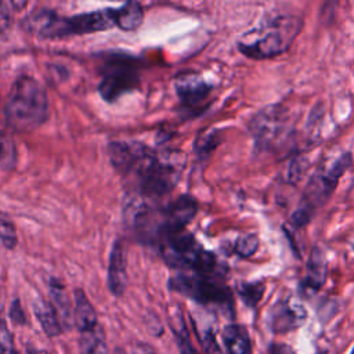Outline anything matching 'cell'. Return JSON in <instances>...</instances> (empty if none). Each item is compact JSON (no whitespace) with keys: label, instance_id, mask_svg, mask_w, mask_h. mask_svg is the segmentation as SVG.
<instances>
[{"label":"cell","instance_id":"cell-1","mask_svg":"<svg viewBox=\"0 0 354 354\" xmlns=\"http://www.w3.org/2000/svg\"><path fill=\"white\" fill-rule=\"evenodd\" d=\"M108 153L129 189L127 194L151 202L173 191L185 166L183 152L158 151L140 141H113L108 145Z\"/></svg>","mask_w":354,"mask_h":354},{"label":"cell","instance_id":"cell-2","mask_svg":"<svg viewBox=\"0 0 354 354\" xmlns=\"http://www.w3.org/2000/svg\"><path fill=\"white\" fill-rule=\"evenodd\" d=\"M48 118V97L43 84L28 75L19 76L11 86L4 104V119L18 133H30Z\"/></svg>","mask_w":354,"mask_h":354},{"label":"cell","instance_id":"cell-3","mask_svg":"<svg viewBox=\"0 0 354 354\" xmlns=\"http://www.w3.org/2000/svg\"><path fill=\"white\" fill-rule=\"evenodd\" d=\"M303 19L299 15H277L245 32L236 41L238 50L252 59H268L283 54L299 36Z\"/></svg>","mask_w":354,"mask_h":354},{"label":"cell","instance_id":"cell-4","mask_svg":"<svg viewBox=\"0 0 354 354\" xmlns=\"http://www.w3.org/2000/svg\"><path fill=\"white\" fill-rule=\"evenodd\" d=\"M165 263L180 272L224 274L217 257L187 230L163 228L155 243Z\"/></svg>","mask_w":354,"mask_h":354},{"label":"cell","instance_id":"cell-5","mask_svg":"<svg viewBox=\"0 0 354 354\" xmlns=\"http://www.w3.org/2000/svg\"><path fill=\"white\" fill-rule=\"evenodd\" d=\"M26 25L44 39L86 35L118 26V8H104L72 17H61L51 10H40L28 18Z\"/></svg>","mask_w":354,"mask_h":354},{"label":"cell","instance_id":"cell-6","mask_svg":"<svg viewBox=\"0 0 354 354\" xmlns=\"http://www.w3.org/2000/svg\"><path fill=\"white\" fill-rule=\"evenodd\" d=\"M169 288L203 307L234 315V297L224 274L178 272L169 279Z\"/></svg>","mask_w":354,"mask_h":354},{"label":"cell","instance_id":"cell-7","mask_svg":"<svg viewBox=\"0 0 354 354\" xmlns=\"http://www.w3.org/2000/svg\"><path fill=\"white\" fill-rule=\"evenodd\" d=\"M351 162H353L351 153L343 152L339 156H336L333 160L319 166L318 170L310 177L304 188L301 206L308 209L310 212L314 207L322 206L333 194L339 183V178L350 167Z\"/></svg>","mask_w":354,"mask_h":354},{"label":"cell","instance_id":"cell-8","mask_svg":"<svg viewBox=\"0 0 354 354\" xmlns=\"http://www.w3.org/2000/svg\"><path fill=\"white\" fill-rule=\"evenodd\" d=\"M138 83L137 61L131 57L118 55L111 58L106 64L98 91L105 101L113 102L120 95L137 88Z\"/></svg>","mask_w":354,"mask_h":354},{"label":"cell","instance_id":"cell-9","mask_svg":"<svg viewBox=\"0 0 354 354\" xmlns=\"http://www.w3.org/2000/svg\"><path fill=\"white\" fill-rule=\"evenodd\" d=\"M174 88L183 109L192 116L205 109V102L209 100L213 86L201 73L188 71L174 77Z\"/></svg>","mask_w":354,"mask_h":354},{"label":"cell","instance_id":"cell-10","mask_svg":"<svg viewBox=\"0 0 354 354\" xmlns=\"http://www.w3.org/2000/svg\"><path fill=\"white\" fill-rule=\"evenodd\" d=\"M249 129L257 147H270L286 130V115L279 105L260 109L249 122Z\"/></svg>","mask_w":354,"mask_h":354},{"label":"cell","instance_id":"cell-11","mask_svg":"<svg viewBox=\"0 0 354 354\" xmlns=\"http://www.w3.org/2000/svg\"><path fill=\"white\" fill-rule=\"evenodd\" d=\"M307 318L304 306L293 297L279 299L275 301L267 314V324L271 332L283 335L300 328Z\"/></svg>","mask_w":354,"mask_h":354},{"label":"cell","instance_id":"cell-12","mask_svg":"<svg viewBox=\"0 0 354 354\" xmlns=\"http://www.w3.org/2000/svg\"><path fill=\"white\" fill-rule=\"evenodd\" d=\"M198 212V202L188 194L180 195L167 206L162 207L163 223L160 230H185ZM160 232V231H159ZM159 236V235H158Z\"/></svg>","mask_w":354,"mask_h":354},{"label":"cell","instance_id":"cell-13","mask_svg":"<svg viewBox=\"0 0 354 354\" xmlns=\"http://www.w3.org/2000/svg\"><path fill=\"white\" fill-rule=\"evenodd\" d=\"M126 286H127V261H126L124 245L120 239H116L109 256L108 289L113 296L120 297L123 296Z\"/></svg>","mask_w":354,"mask_h":354},{"label":"cell","instance_id":"cell-14","mask_svg":"<svg viewBox=\"0 0 354 354\" xmlns=\"http://www.w3.org/2000/svg\"><path fill=\"white\" fill-rule=\"evenodd\" d=\"M326 279V259L324 252L315 246L307 260L306 271L301 279V289L307 293H314L322 288Z\"/></svg>","mask_w":354,"mask_h":354},{"label":"cell","instance_id":"cell-15","mask_svg":"<svg viewBox=\"0 0 354 354\" xmlns=\"http://www.w3.org/2000/svg\"><path fill=\"white\" fill-rule=\"evenodd\" d=\"M32 308H33L37 322L40 324V326H41L43 332L47 335V337L54 339L62 333L64 328H62L61 319L50 300L37 297L36 300H33Z\"/></svg>","mask_w":354,"mask_h":354},{"label":"cell","instance_id":"cell-16","mask_svg":"<svg viewBox=\"0 0 354 354\" xmlns=\"http://www.w3.org/2000/svg\"><path fill=\"white\" fill-rule=\"evenodd\" d=\"M75 308H73V322L80 332H86L94 329L100 325L97 311L86 293L82 289H75L73 292Z\"/></svg>","mask_w":354,"mask_h":354},{"label":"cell","instance_id":"cell-17","mask_svg":"<svg viewBox=\"0 0 354 354\" xmlns=\"http://www.w3.org/2000/svg\"><path fill=\"white\" fill-rule=\"evenodd\" d=\"M223 342L228 354H252V340L248 329L239 324L224 326Z\"/></svg>","mask_w":354,"mask_h":354},{"label":"cell","instance_id":"cell-18","mask_svg":"<svg viewBox=\"0 0 354 354\" xmlns=\"http://www.w3.org/2000/svg\"><path fill=\"white\" fill-rule=\"evenodd\" d=\"M50 301L58 313L62 328L71 329L73 324V311L69 297L66 295L65 285L58 278L50 279Z\"/></svg>","mask_w":354,"mask_h":354},{"label":"cell","instance_id":"cell-19","mask_svg":"<svg viewBox=\"0 0 354 354\" xmlns=\"http://www.w3.org/2000/svg\"><path fill=\"white\" fill-rule=\"evenodd\" d=\"M79 354H109L102 325L79 333Z\"/></svg>","mask_w":354,"mask_h":354},{"label":"cell","instance_id":"cell-20","mask_svg":"<svg viewBox=\"0 0 354 354\" xmlns=\"http://www.w3.org/2000/svg\"><path fill=\"white\" fill-rule=\"evenodd\" d=\"M144 19L142 6L137 1H129L118 7V28L133 32L138 29Z\"/></svg>","mask_w":354,"mask_h":354},{"label":"cell","instance_id":"cell-21","mask_svg":"<svg viewBox=\"0 0 354 354\" xmlns=\"http://www.w3.org/2000/svg\"><path fill=\"white\" fill-rule=\"evenodd\" d=\"M220 141H221V133L217 129L202 130L201 133H198V136L194 141L195 153L203 159V158L209 156L216 149V147L220 144Z\"/></svg>","mask_w":354,"mask_h":354},{"label":"cell","instance_id":"cell-22","mask_svg":"<svg viewBox=\"0 0 354 354\" xmlns=\"http://www.w3.org/2000/svg\"><path fill=\"white\" fill-rule=\"evenodd\" d=\"M266 290V285L261 281L254 282H239L236 285V293L239 299L248 307H256L257 303L261 300Z\"/></svg>","mask_w":354,"mask_h":354},{"label":"cell","instance_id":"cell-23","mask_svg":"<svg viewBox=\"0 0 354 354\" xmlns=\"http://www.w3.org/2000/svg\"><path fill=\"white\" fill-rule=\"evenodd\" d=\"M17 159L15 145L4 127L0 124V165L3 167H12Z\"/></svg>","mask_w":354,"mask_h":354},{"label":"cell","instance_id":"cell-24","mask_svg":"<svg viewBox=\"0 0 354 354\" xmlns=\"http://www.w3.org/2000/svg\"><path fill=\"white\" fill-rule=\"evenodd\" d=\"M259 238L256 234H243L239 235L234 243V252L239 256V257H250L252 254L256 253V250L259 249Z\"/></svg>","mask_w":354,"mask_h":354},{"label":"cell","instance_id":"cell-25","mask_svg":"<svg viewBox=\"0 0 354 354\" xmlns=\"http://www.w3.org/2000/svg\"><path fill=\"white\" fill-rule=\"evenodd\" d=\"M195 329H196L198 339H199V342H201L206 354H224L223 350L220 348L217 340H216L213 329L209 325L196 326Z\"/></svg>","mask_w":354,"mask_h":354},{"label":"cell","instance_id":"cell-26","mask_svg":"<svg viewBox=\"0 0 354 354\" xmlns=\"http://www.w3.org/2000/svg\"><path fill=\"white\" fill-rule=\"evenodd\" d=\"M0 241L7 249H14L18 242L17 228L11 218L0 214Z\"/></svg>","mask_w":354,"mask_h":354},{"label":"cell","instance_id":"cell-27","mask_svg":"<svg viewBox=\"0 0 354 354\" xmlns=\"http://www.w3.org/2000/svg\"><path fill=\"white\" fill-rule=\"evenodd\" d=\"M0 354H19L15 347L12 333L8 329V325L4 317L1 315V311H0Z\"/></svg>","mask_w":354,"mask_h":354},{"label":"cell","instance_id":"cell-28","mask_svg":"<svg viewBox=\"0 0 354 354\" xmlns=\"http://www.w3.org/2000/svg\"><path fill=\"white\" fill-rule=\"evenodd\" d=\"M10 318H11V321L14 322V324H17V325H25L26 322H28V319H26V315H25V313H24V310H22V306H21V303H19V300L18 299H15L12 303H11V306H10Z\"/></svg>","mask_w":354,"mask_h":354},{"label":"cell","instance_id":"cell-29","mask_svg":"<svg viewBox=\"0 0 354 354\" xmlns=\"http://www.w3.org/2000/svg\"><path fill=\"white\" fill-rule=\"evenodd\" d=\"M10 3L0 1V33H4L11 25V12L8 10Z\"/></svg>","mask_w":354,"mask_h":354},{"label":"cell","instance_id":"cell-30","mask_svg":"<svg viewBox=\"0 0 354 354\" xmlns=\"http://www.w3.org/2000/svg\"><path fill=\"white\" fill-rule=\"evenodd\" d=\"M268 354H295V351L288 344L274 343V344L270 346Z\"/></svg>","mask_w":354,"mask_h":354},{"label":"cell","instance_id":"cell-31","mask_svg":"<svg viewBox=\"0 0 354 354\" xmlns=\"http://www.w3.org/2000/svg\"><path fill=\"white\" fill-rule=\"evenodd\" d=\"M131 353H133V354H155L153 348H152L149 344L142 343V342L136 343V344L133 346V351H131Z\"/></svg>","mask_w":354,"mask_h":354},{"label":"cell","instance_id":"cell-32","mask_svg":"<svg viewBox=\"0 0 354 354\" xmlns=\"http://www.w3.org/2000/svg\"><path fill=\"white\" fill-rule=\"evenodd\" d=\"M26 353L28 354H48L46 350H41V348H37V347H33V346H28Z\"/></svg>","mask_w":354,"mask_h":354},{"label":"cell","instance_id":"cell-33","mask_svg":"<svg viewBox=\"0 0 354 354\" xmlns=\"http://www.w3.org/2000/svg\"><path fill=\"white\" fill-rule=\"evenodd\" d=\"M112 354H127L126 353V350L124 348H122V347H116L115 350H113V353Z\"/></svg>","mask_w":354,"mask_h":354},{"label":"cell","instance_id":"cell-34","mask_svg":"<svg viewBox=\"0 0 354 354\" xmlns=\"http://www.w3.org/2000/svg\"><path fill=\"white\" fill-rule=\"evenodd\" d=\"M350 245H351V248L354 249V236L350 239Z\"/></svg>","mask_w":354,"mask_h":354},{"label":"cell","instance_id":"cell-35","mask_svg":"<svg viewBox=\"0 0 354 354\" xmlns=\"http://www.w3.org/2000/svg\"><path fill=\"white\" fill-rule=\"evenodd\" d=\"M350 354H354V347H353V350H351V353Z\"/></svg>","mask_w":354,"mask_h":354}]
</instances>
